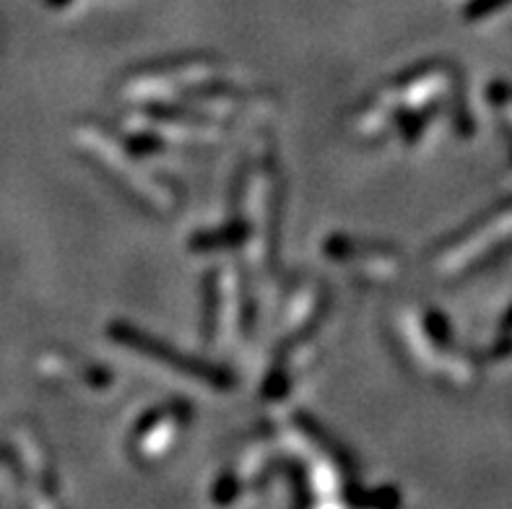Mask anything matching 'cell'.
Listing matches in <instances>:
<instances>
[{"instance_id": "7a4b0ae2", "label": "cell", "mask_w": 512, "mask_h": 509, "mask_svg": "<svg viewBox=\"0 0 512 509\" xmlns=\"http://www.w3.org/2000/svg\"><path fill=\"white\" fill-rule=\"evenodd\" d=\"M492 104L497 117H500L502 130H505L507 138L512 141V84H494Z\"/></svg>"}, {"instance_id": "3957f363", "label": "cell", "mask_w": 512, "mask_h": 509, "mask_svg": "<svg viewBox=\"0 0 512 509\" xmlns=\"http://www.w3.org/2000/svg\"><path fill=\"white\" fill-rule=\"evenodd\" d=\"M500 346L505 348L507 354H512V310H510V315H507V320H505V338H502Z\"/></svg>"}, {"instance_id": "6da1fadb", "label": "cell", "mask_w": 512, "mask_h": 509, "mask_svg": "<svg viewBox=\"0 0 512 509\" xmlns=\"http://www.w3.org/2000/svg\"><path fill=\"white\" fill-rule=\"evenodd\" d=\"M512 247V200L505 206H497L484 216L476 226H471L461 245L445 252V271H471L476 265L489 263Z\"/></svg>"}]
</instances>
